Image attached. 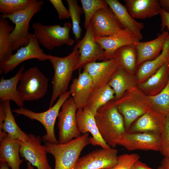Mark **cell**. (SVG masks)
Returning <instances> with one entry per match:
<instances>
[{"mask_svg": "<svg viewBox=\"0 0 169 169\" xmlns=\"http://www.w3.org/2000/svg\"><path fill=\"white\" fill-rule=\"evenodd\" d=\"M32 27L33 34L39 43L49 50L64 44L72 46L74 43L69 36L72 28V24L70 23H65L63 26L44 25L40 23H35L33 24Z\"/></svg>", "mask_w": 169, "mask_h": 169, "instance_id": "cell-7", "label": "cell"}, {"mask_svg": "<svg viewBox=\"0 0 169 169\" xmlns=\"http://www.w3.org/2000/svg\"><path fill=\"white\" fill-rule=\"evenodd\" d=\"M123 29L132 33L139 41L142 39L143 23L137 21L128 12L125 6L118 0H105Z\"/></svg>", "mask_w": 169, "mask_h": 169, "instance_id": "cell-21", "label": "cell"}, {"mask_svg": "<svg viewBox=\"0 0 169 169\" xmlns=\"http://www.w3.org/2000/svg\"><path fill=\"white\" fill-rule=\"evenodd\" d=\"M27 140L21 141L20 154L37 169H52L47 159V153L44 145L41 144V139L38 136L28 134Z\"/></svg>", "mask_w": 169, "mask_h": 169, "instance_id": "cell-13", "label": "cell"}, {"mask_svg": "<svg viewBox=\"0 0 169 169\" xmlns=\"http://www.w3.org/2000/svg\"><path fill=\"white\" fill-rule=\"evenodd\" d=\"M68 11L72 20V30L76 40H80L82 29L80 26V16L84 13L82 7L78 4L77 0H67Z\"/></svg>", "mask_w": 169, "mask_h": 169, "instance_id": "cell-33", "label": "cell"}, {"mask_svg": "<svg viewBox=\"0 0 169 169\" xmlns=\"http://www.w3.org/2000/svg\"><path fill=\"white\" fill-rule=\"evenodd\" d=\"M90 23L95 37L110 36L123 29L109 6L97 11Z\"/></svg>", "mask_w": 169, "mask_h": 169, "instance_id": "cell-15", "label": "cell"}, {"mask_svg": "<svg viewBox=\"0 0 169 169\" xmlns=\"http://www.w3.org/2000/svg\"><path fill=\"white\" fill-rule=\"evenodd\" d=\"M137 82L135 75H132L119 67L115 71L108 84L115 93V100L120 98L126 91L136 87Z\"/></svg>", "mask_w": 169, "mask_h": 169, "instance_id": "cell-28", "label": "cell"}, {"mask_svg": "<svg viewBox=\"0 0 169 169\" xmlns=\"http://www.w3.org/2000/svg\"><path fill=\"white\" fill-rule=\"evenodd\" d=\"M165 157L169 158V117H166L160 133L159 151Z\"/></svg>", "mask_w": 169, "mask_h": 169, "instance_id": "cell-37", "label": "cell"}, {"mask_svg": "<svg viewBox=\"0 0 169 169\" xmlns=\"http://www.w3.org/2000/svg\"><path fill=\"white\" fill-rule=\"evenodd\" d=\"M78 42L80 57L74 71L83 68L89 63L107 60L105 50L95 40L90 23L83 38Z\"/></svg>", "mask_w": 169, "mask_h": 169, "instance_id": "cell-12", "label": "cell"}, {"mask_svg": "<svg viewBox=\"0 0 169 169\" xmlns=\"http://www.w3.org/2000/svg\"><path fill=\"white\" fill-rule=\"evenodd\" d=\"M168 64H169V34L160 55L155 59L145 62L138 67L135 74L137 84L146 81L160 67Z\"/></svg>", "mask_w": 169, "mask_h": 169, "instance_id": "cell-23", "label": "cell"}, {"mask_svg": "<svg viewBox=\"0 0 169 169\" xmlns=\"http://www.w3.org/2000/svg\"><path fill=\"white\" fill-rule=\"evenodd\" d=\"M158 169H164L163 167H162L161 166H160L158 168Z\"/></svg>", "mask_w": 169, "mask_h": 169, "instance_id": "cell-47", "label": "cell"}, {"mask_svg": "<svg viewBox=\"0 0 169 169\" xmlns=\"http://www.w3.org/2000/svg\"><path fill=\"white\" fill-rule=\"evenodd\" d=\"M119 67L117 59L114 58L101 62L89 63L83 68L90 76L94 88L108 84L112 75Z\"/></svg>", "mask_w": 169, "mask_h": 169, "instance_id": "cell-17", "label": "cell"}, {"mask_svg": "<svg viewBox=\"0 0 169 169\" xmlns=\"http://www.w3.org/2000/svg\"><path fill=\"white\" fill-rule=\"evenodd\" d=\"M148 97L156 111L169 117V79L167 85L159 94Z\"/></svg>", "mask_w": 169, "mask_h": 169, "instance_id": "cell-34", "label": "cell"}, {"mask_svg": "<svg viewBox=\"0 0 169 169\" xmlns=\"http://www.w3.org/2000/svg\"><path fill=\"white\" fill-rule=\"evenodd\" d=\"M93 89L92 80L88 72L85 70L79 72L78 77L73 79L69 90L77 110L87 105Z\"/></svg>", "mask_w": 169, "mask_h": 169, "instance_id": "cell-20", "label": "cell"}, {"mask_svg": "<svg viewBox=\"0 0 169 169\" xmlns=\"http://www.w3.org/2000/svg\"><path fill=\"white\" fill-rule=\"evenodd\" d=\"M44 3L43 0H36L24 10L10 15H0L15 24L14 28L9 37L13 51L28 44L30 21L35 14L41 10Z\"/></svg>", "mask_w": 169, "mask_h": 169, "instance_id": "cell-5", "label": "cell"}, {"mask_svg": "<svg viewBox=\"0 0 169 169\" xmlns=\"http://www.w3.org/2000/svg\"><path fill=\"white\" fill-rule=\"evenodd\" d=\"M71 95L69 91L60 96L56 102L47 110L41 112H35L24 107L12 110V112L18 115H22L32 120H36L40 122L45 128L46 134L42 136L45 142L51 143H59L54 133V125L61 106Z\"/></svg>", "mask_w": 169, "mask_h": 169, "instance_id": "cell-6", "label": "cell"}, {"mask_svg": "<svg viewBox=\"0 0 169 169\" xmlns=\"http://www.w3.org/2000/svg\"><path fill=\"white\" fill-rule=\"evenodd\" d=\"M26 169H35L33 166L29 162H28L27 164Z\"/></svg>", "mask_w": 169, "mask_h": 169, "instance_id": "cell-46", "label": "cell"}, {"mask_svg": "<svg viewBox=\"0 0 169 169\" xmlns=\"http://www.w3.org/2000/svg\"><path fill=\"white\" fill-rule=\"evenodd\" d=\"M160 134L149 133H130L125 132L118 143L129 151L136 150L159 151Z\"/></svg>", "mask_w": 169, "mask_h": 169, "instance_id": "cell-14", "label": "cell"}, {"mask_svg": "<svg viewBox=\"0 0 169 169\" xmlns=\"http://www.w3.org/2000/svg\"><path fill=\"white\" fill-rule=\"evenodd\" d=\"M114 58L117 60L119 67L132 75H135L137 70V54L133 44L126 45L118 49Z\"/></svg>", "mask_w": 169, "mask_h": 169, "instance_id": "cell-31", "label": "cell"}, {"mask_svg": "<svg viewBox=\"0 0 169 169\" xmlns=\"http://www.w3.org/2000/svg\"><path fill=\"white\" fill-rule=\"evenodd\" d=\"M36 0H0V12L3 16L12 14L26 8Z\"/></svg>", "mask_w": 169, "mask_h": 169, "instance_id": "cell-35", "label": "cell"}, {"mask_svg": "<svg viewBox=\"0 0 169 169\" xmlns=\"http://www.w3.org/2000/svg\"><path fill=\"white\" fill-rule=\"evenodd\" d=\"M114 102L123 117L125 131L144 114L158 113L154 108L148 96L137 86L126 91L119 99H114Z\"/></svg>", "mask_w": 169, "mask_h": 169, "instance_id": "cell-3", "label": "cell"}, {"mask_svg": "<svg viewBox=\"0 0 169 169\" xmlns=\"http://www.w3.org/2000/svg\"><path fill=\"white\" fill-rule=\"evenodd\" d=\"M39 44L35 35L30 33L28 44L21 47L15 53L7 56L0 62V74H8L28 60L37 59L42 61L49 60L48 54L44 53Z\"/></svg>", "mask_w": 169, "mask_h": 169, "instance_id": "cell-9", "label": "cell"}, {"mask_svg": "<svg viewBox=\"0 0 169 169\" xmlns=\"http://www.w3.org/2000/svg\"><path fill=\"white\" fill-rule=\"evenodd\" d=\"M80 2L84 14V27L86 29L94 14L100 9L109 6L103 0H80Z\"/></svg>", "mask_w": 169, "mask_h": 169, "instance_id": "cell-36", "label": "cell"}, {"mask_svg": "<svg viewBox=\"0 0 169 169\" xmlns=\"http://www.w3.org/2000/svg\"><path fill=\"white\" fill-rule=\"evenodd\" d=\"M5 115V112L4 105L3 102H1L0 105V128L3 124Z\"/></svg>", "mask_w": 169, "mask_h": 169, "instance_id": "cell-42", "label": "cell"}, {"mask_svg": "<svg viewBox=\"0 0 169 169\" xmlns=\"http://www.w3.org/2000/svg\"><path fill=\"white\" fill-rule=\"evenodd\" d=\"M169 79V64L160 67L153 75L137 87L148 96L159 94L167 85Z\"/></svg>", "mask_w": 169, "mask_h": 169, "instance_id": "cell-25", "label": "cell"}, {"mask_svg": "<svg viewBox=\"0 0 169 169\" xmlns=\"http://www.w3.org/2000/svg\"><path fill=\"white\" fill-rule=\"evenodd\" d=\"M76 120L78 130L83 134L90 133V144L100 146L102 148L109 149L111 147L107 144L101 137L97 126L94 115L86 105L77 110Z\"/></svg>", "mask_w": 169, "mask_h": 169, "instance_id": "cell-16", "label": "cell"}, {"mask_svg": "<svg viewBox=\"0 0 169 169\" xmlns=\"http://www.w3.org/2000/svg\"><path fill=\"white\" fill-rule=\"evenodd\" d=\"M78 46V42L73 51L64 57H60L48 54L49 60L52 64L54 69L52 81L53 92L49 102V108L53 105L58 97L67 91L74 67L79 58Z\"/></svg>", "mask_w": 169, "mask_h": 169, "instance_id": "cell-2", "label": "cell"}, {"mask_svg": "<svg viewBox=\"0 0 169 169\" xmlns=\"http://www.w3.org/2000/svg\"><path fill=\"white\" fill-rule=\"evenodd\" d=\"M118 157L114 148L97 149L79 158L73 169H110L117 163Z\"/></svg>", "mask_w": 169, "mask_h": 169, "instance_id": "cell-11", "label": "cell"}, {"mask_svg": "<svg viewBox=\"0 0 169 169\" xmlns=\"http://www.w3.org/2000/svg\"><path fill=\"white\" fill-rule=\"evenodd\" d=\"M0 17V62L6 57L12 54L13 51L9 41V37L14 27L9 24L7 19Z\"/></svg>", "mask_w": 169, "mask_h": 169, "instance_id": "cell-32", "label": "cell"}, {"mask_svg": "<svg viewBox=\"0 0 169 169\" xmlns=\"http://www.w3.org/2000/svg\"><path fill=\"white\" fill-rule=\"evenodd\" d=\"M0 141V161L6 162L11 169H20L23 161L19 156L21 141L12 138L7 134Z\"/></svg>", "mask_w": 169, "mask_h": 169, "instance_id": "cell-26", "label": "cell"}, {"mask_svg": "<svg viewBox=\"0 0 169 169\" xmlns=\"http://www.w3.org/2000/svg\"><path fill=\"white\" fill-rule=\"evenodd\" d=\"M161 166L164 169H169V158L164 157L161 162Z\"/></svg>", "mask_w": 169, "mask_h": 169, "instance_id": "cell-44", "label": "cell"}, {"mask_svg": "<svg viewBox=\"0 0 169 169\" xmlns=\"http://www.w3.org/2000/svg\"><path fill=\"white\" fill-rule=\"evenodd\" d=\"M114 100L101 106L94 115L101 137L112 148L118 145L125 131L123 117L115 105Z\"/></svg>", "mask_w": 169, "mask_h": 169, "instance_id": "cell-1", "label": "cell"}, {"mask_svg": "<svg viewBox=\"0 0 169 169\" xmlns=\"http://www.w3.org/2000/svg\"><path fill=\"white\" fill-rule=\"evenodd\" d=\"M130 169H153L148 166L146 164L139 160L136 161L132 166Z\"/></svg>", "mask_w": 169, "mask_h": 169, "instance_id": "cell-41", "label": "cell"}, {"mask_svg": "<svg viewBox=\"0 0 169 169\" xmlns=\"http://www.w3.org/2000/svg\"><path fill=\"white\" fill-rule=\"evenodd\" d=\"M25 69L23 64L15 75L9 79L1 78L0 80V100L1 102L11 100L19 107H23L24 102L18 90L17 85Z\"/></svg>", "mask_w": 169, "mask_h": 169, "instance_id": "cell-27", "label": "cell"}, {"mask_svg": "<svg viewBox=\"0 0 169 169\" xmlns=\"http://www.w3.org/2000/svg\"><path fill=\"white\" fill-rule=\"evenodd\" d=\"M166 117L157 112H148L139 117L126 132H149L160 134Z\"/></svg>", "mask_w": 169, "mask_h": 169, "instance_id": "cell-22", "label": "cell"}, {"mask_svg": "<svg viewBox=\"0 0 169 169\" xmlns=\"http://www.w3.org/2000/svg\"><path fill=\"white\" fill-rule=\"evenodd\" d=\"M169 34L168 31H163L153 40L143 42L138 41L133 44L137 52V68L143 63L151 60L160 55Z\"/></svg>", "mask_w": 169, "mask_h": 169, "instance_id": "cell-19", "label": "cell"}, {"mask_svg": "<svg viewBox=\"0 0 169 169\" xmlns=\"http://www.w3.org/2000/svg\"><path fill=\"white\" fill-rule=\"evenodd\" d=\"M3 103L5 115L2 127L0 128V140L8 134L10 138L25 142L27 140L28 134L24 132L17 124L11 109L10 100Z\"/></svg>", "mask_w": 169, "mask_h": 169, "instance_id": "cell-29", "label": "cell"}, {"mask_svg": "<svg viewBox=\"0 0 169 169\" xmlns=\"http://www.w3.org/2000/svg\"><path fill=\"white\" fill-rule=\"evenodd\" d=\"M90 144L89 133L83 134L64 143L45 142L47 153L55 160L54 169H73L83 149Z\"/></svg>", "mask_w": 169, "mask_h": 169, "instance_id": "cell-4", "label": "cell"}, {"mask_svg": "<svg viewBox=\"0 0 169 169\" xmlns=\"http://www.w3.org/2000/svg\"><path fill=\"white\" fill-rule=\"evenodd\" d=\"M95 39L105 50L107 60L114 58L116 52L120 48L139 41L132 33L124 29L112 35Z\"/></svg>", "mask_w": 169, "mask_h": 169, "instance_id": "cell-18", "label": "cell"}, {"mask_svg": "<svg viewBox=\"0 0 169 169\" xmlns=\"http://www.w3.org/2000/svg\"><path fill=\"white\" fill-rule=\"evenodd\" d=\"M139 158V155L136 153L119 155L117 163L110 169H130L134 163Z\"/></svg>", "mask_w": 169, "mask_h": 169, "instance_id": "cell-38", "label": "cell"}, {"mask_svg": "<svg viewBox=\"0 0 169 169\" xmlns=\"http://www.w3.org/2000/svg\"><path fill=\"white\" fill-rule=\"evenodd\" d=\"M20 82L18 90L23 102L39 100L47 92L49 79L36 67L24 71Z\"/></svg>", "mask_w": 169, "mask_h": 169, "instance_id": "cell-8", "label": "cell"}, {"mask_svg": "<svg viewBox=\"0 0 169 169\" xmlns=\"http://www.w3.org/2000/svg\"><path fill=\"white\" fill-rule=\"evenodd\" d=\"M9 166L6 162L0 161V169H9Z\"/></svg>", "mask_w": 169, "mask_h": 169, "instance_id": "cell-45", "label": "cell"}, {"mask_svg": "<svg viewBox=\"0 0 169 169\" xmlns=\"http://www.w3.org/2000/svg\"><path fill=\"white\" fill-rule=\"evenodd\" d=\"M49 1L57 11L59 20L68 19L70 18L68 10L66 8L61 0H50Z\"/></svg>", "mask_w": 169, "mask_h": 169, "instance_id": "cell-39", "label": "cell"}, {"mask_svg": "<svg viewBox=\"0 0 169 169\" xmlns=\"http://www.w3.org/2000/svg\"><path fill=\"white\" fill-rule=\"evenodd\" d=\"M161 8L169 14V0H159Z\"/></svg>", "mask_w": 169, "mask_h": 169, "instance_id": "cell-43", "label": "cell"}, {"mask_svg": "<svg viewBox=\"0 0 169 169\" xmlns=\"http://www.w3.org/2000/svg\"><path fill=\"white\" fill-rule=\"evenodd\" d=\"M125 6L134 19H145L160 14L158 0H124Z\"/></svg>", "mask_w": 169, "mask_h": 169, "instance_id": "cell-24", "label": "cell"}, {"mask_svg": "<svg viewBox=\"0 0 169 169\" xmlns=\"http://www.w3.org/2000/svg\"><path fill=\"white\" fill-rule=\"evenodd\" d=\"M58 116V142L64 143L80 136L81 135L77 125L76 113L77 109L72 97L67 99L62 105Z\"/></svg>", "mask_w": 169, "mask_h": 169, "instance_id": "cell-10", "label": "cell"}, {"mask_svg": "<svg viewBox=\"0 0 169 169\" xmlns=\"http://www.w3.org/2000/svg\"><path fill=\"white\" fill-rule=\"evenodd\" d=\"M115 99V93L108 84L94 88L87 102V106L95 115L98 109Z\"/></svg>", "mask_w": 169, "mask_h": 169, "instance_id": "cell-30", "label": "cell"}, {"mask_svg": "<svg viewBox=\"0 0 169 169\" xmlns=\"http://www.w3.org/2000/svg\"><path fill=\"white\" fill-rule=\"evenodd\" d=\"M159 14L161 20V31H164L165 27L169 30V14L161 8Z\"/></svg>", "mask_w": 169, "mask_h": 169, "instance_id": "cell-40", "label": "cell"}]
</instances>
